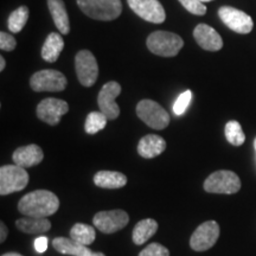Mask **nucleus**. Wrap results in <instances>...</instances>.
I'll return each instance as SVG.
<instances>
[{
    "instance_id": "nucleus-1",
    "label": "nucleus",
    "mask_w": 256,
    "mask_h": 256,
    "mask_svg": "<svg viewBox=\"0 0 256 256\" xmlns=\"http://www.w3.org/2000/svg\"><path fill=\"white\" fill-rule=\"evenodd\" d=\"M60 209V200L54 192L36 190L28 192L19 200L18 210L28 217L46 218L52 216Z\"/></svg>"
},
{
    "instance_id": "nucleus-2",
    "label": "nucleus",
    "mask_w": 256,
    "mask_h": 256,
    "mask_svg": "<svg viewBox=\"0 0 256 256\" xmlns=\"http://www.w3.org/2000/svg\"><path fill=\"white\" fill-rule=\"evenodd\" d=\"M76 2L83 14L95 20H114L122 12L120 0H76Z\"/></svg>"
},
{
    "instance_id": "nucleus-3",
    "label": "nucleus",
    "mask_w": 256,
    "mask_h": 256,
    "mask_svg": "<svg viewBox=\"0 0 256 256\" xmlns=\"http://www.w3.org/2000/svg\"><path fill=\"white\" fill-rule=\"evenodd\" d=\"M147 48L156 56L174 57L184 46L180 36L168 31H156L147 37Z\"/></svg>"
},
{
    "instance_id": "nucleus-4",
    "label": "nucleus",
    "mask_w": 256,
    "mask_h": 256,
    "mask_svg": "<svg viewBox=\"0 0 256 256\" xmlns=\"http://www.w3.org/2000/svg\"><path fill=\"white\" fill-rule=\"evenodd\" d=\"M204 190L209 194H238L241 188V179L235 172L220 170L214 172L204 182Z\"/></svg>"
},
{
    "instance_id": "nucleus-5",
    "label": "nucleus",
    "mask_w": 256,
    "mask_h": 256,
    "mask_svg": "<svg viewBox=\"0 0 256 256\" xmlns=\"http://www.w3.org/2000/svg\"><path fill=\"white\" fill-rule=\"evenodd\" d=\"M136 115L147 126L153 130H164L170 124V115L156 101L142 100L136 104Z\"/></svg>"
},
{
    "instance_id": "nucleus-6",
    "label": "nucleus",
    "mask_w": 256,
    "mask_h": 256,
    "mask_svg": "<svg viewBox=\"0 0 256 256\" xmlns=\"http://www.w3.org/2000/svg\"><path fill=\"white\" fill-rule=\"evenodd\" d=\"M28 184V174L18 165H4L0 168V194H14L24 190Z\"/></svg>"
},
{
    "instance_id": "nucleus-7",
    "label": "nucleus",
    "mask_w": 256,
    "mask_h": 256,
    "mask_svg": "<svg viewBox=\"0 0 256 256\" xmlns=\"http://www.w3.org/2000/svg\"><path fill=\"white\" fill-rule=\"evenodd\" d=\"M68 84V80L58 70L46 69L34 72L30 78L32 90L40 92H63Z\"/></svg>"
},
{
    "instance_id": "nucleus-8",
    "label": "nucleus",
    "mask_w": 256,
    "mask_h": 256,
    "mask_svg": "<svg viewBox=\"0 0 256 256\" xmlns=\"http://www.w3.org/2000/svg\"><path fill=\"white\" fill-rule=\"evenodd\" d=\"M75 70L83 87H92L98 78V66L89 50H81L75 56Z\"/></svg>"
},
{
    "instance_id": "nucleus-9",
    "label": "nucleus",
    "mask_w": 256,
    "mask_h": 256,
    "mask_svg": "<svg viewBox=\"0 0 256 256\" xmlns=\"http://www.w3.org/2000/svg\"><path fill=\"white\" fill-rule=\"evenodd\" d=\"M220 238V226L215 220H206L194 230L190 238V247L196 252L212 248Z\"/></svg>"
},
{
    "instance_id": "nucleus-10",
    "label": "nucleus",
    "mask_w": 256,
    "mask_h": 256,
    "mask_svg": "<svg viewBox=\"0 0 256 256\" xmlns=\"http://www.w3.org/2000/svg\"><path fill=\"white\" fill-rule=\"evenodd\" d=\"M130 222V216L124 210L100 211L92 218V224L104 234H113L124 229Z\"/></svg>"
},
{
    "instance_id": "nucleus-11",
    "label": "nucleus",
    "mask_w": 256,
    "mask_h": 256,
    "mask_svg": "<svg viewBox=\"0 0 256 256\" xmlns=\"http://www.w3.org/2000/svg\"><path fill=\"white\" fill-rule=\"evenodd\" d=\"M218 17L230 30L238 34H247L254 28V22L250 16L232 6H222L218 10Z\"/></svg>"
},
{
    "instance_id": "nucleus-12",
    "label": "nucleus",
    "mask_w": 256,
    "mask_h": 256,
    "mask_svg": "<svg viewBox=\"0 0 256 256\" xmlns=\"http://www.w3.org/2000/svg\"><path fill=\"white\" fill-rule=\"evenodd\" d=\"M121 94V86L118 82L110 81L104 84L98 96V104L101 113L107 116L108 120H115L120 115V107L115 102V98Z\"/></svg>"
},
{
    "instance_id": "nucleus-13",
    "label": "nucleus",
    "mask_w": 256,
    "mask_h": 256,
    "mask_svg": "<svg viewBox=\"0 0 256 256\" xmlns=\"http://www.w3.org/2000/svg\"><path fill=\"white\" fill-rule=\"evenodd\" d=\"M69 106L66 101L55 98H48L42 100L37 106V116L50 126H56L60 124V118L68 113Z\"/></svg>"
},
{
    "instance_id": "nucleus-14",
    "label": "nucleus",
    "mask_w": 256,
    "mask_h": 256,
    "mask_svg": "<svg viewBox=\"0 0 256 256\" xmlns=\"http://www.w3.org/2000/svg\"><path fill=\"white\" fill-rule=\"evenodd\" d=\"M127 2L134 14L150 23L162 24L165 22V10L159 0H127Z\"/></svg>"
},
{
    "instance_id": "nucleus-15",
    "label": "nucleus",
    "mask_w": 256,
    "mask_h": 256,
    "mask_svg": "<svg viewBox=\"0 0 256 256\" xmlns=\"http://www.w3.org/2000/svg\"><path fill=\"white\" fill-rule=\"evenodd\" d=\"M194 37L198 46L206 51H218L223 48L218 32L206 24H198L194 30Z\"/></svg>"
},
{
    "instance_id": "nucleus-16",
    "label": "nucleus",
    "mask_w": 256,
    "mask_h": 256,
    "mask_svg": "<svg viewBox=\"0 0 256 256\" xmlns=\"http://www.w3.org/2000/svg\"><path fill=\"white\" fill-rule=\"evenodd\" d=\"M12 159L16 165L28 168L40 164L44 159V153L40 146L31 144V145L22 146L16 150L12 154Z\"/></svg>"
},
{
    "instance_id": "nucleus-17",
    "label": "nucleus",
    "mask_w": 256,
    "mask_h": 256,
    "mask_svg": "<svg viewBox=\"0 0 256 256\" xmlns=\"http://www.w3.org/2000/svg\"><path fill=\"white\" fill-rule=\"evenodd\" d=\"M166 150V142L156 134H148L140 139L138 153L145 159H152L162 154Z\"/></svg>"
},
{
    "instance_id": "nucleus-18",
    "label": "nucleus",
    "mask_w": 256,
    "mask_h": 256,
    "mask_svg": "<svg viewBox=\"0 0 256 256\" xmlns=\"http://www.w3.org/2000/svg\"><path fill=\"white\" fill-rule=\"evenodd\" d=\"M48 6L58 31L62 34H68L70 31V22L63 0H48Z\"/></svg>"
},
{
    "instance_id": "nucleus-19",
    "label": "nucleus",
    "mask_w": 256,
    "mask_h": 256,
    "mask_svg": "<svg viewBox=\"0 0 256 256\" xmlns=\"http://www.w3.org/2000/svg\"><path fill=\"white\" fill-rule=\"evenodd\" d=\"M64 48V40L62 36L56 32H51L49 36L46 37L42 46V57L44 60L49 63H55L62 52Z\"/></svg>"
},
{
    "instance_id": "nucleus-20",
    "label": "nucleus",
    "mask_w": 256,
    "mask_h": 256,
    "mask_svg": "<svg viewBox=\"0 0 256 256\" xmlns=\"http://www.w3.org/2000/svg\"><path fill=\"white\" fill-rule=\"evenodd\" d=\"M94 183L101 188H120L127 184V177L121 172L98 171L94 176Z\"/></svg>"
},
{
    "instance_id": "nucleus-21",
    "label": "nucleus",
    "mask_w": 256,
    "mask_h": 256,
    "mask_svg": "<svg viewBox=\"0 0 256 256\" xmlns=\"http://www.w3.org/2000/svg\"><path fill=\"white\" fill-rule=\"evenodd\" d=\"M17 228L25 234H32V235H38V234H44L49 232L51 228V223L46 218H40V217H28L24 216L23 218H19L16 222Z\"/></svg>"
},
{
    "instance_id": "nucleus-22",
    "label": "nucleus",
    "mask_w": 256,
    "mask_h": 256,
    "mask_svg": "<svg viewBox=\"0 0 256 256\" xmlns=\"http://www.w3.org/2000/svg\"><path fill=\"white\" fill-rule=\"evenodd\" d=\"M158 230V222L153 218H145L136 224L133 229L132 238L136 246H142L148 241Z\"/></svg>"
},
{
    "instance_id": "nucleus-23",
    "label": "nucleus",
    "mask_w": 256,
    "mask_h": 256,
    "mask_svg": "<svg viewBox=\"0 0 256 256\" xmlns=\"http://www.w3.org/2000/svg\"><path fill=\"white\" fill-rule=\"evenodd\" d=\"M96 232L92 226L84 223H76L70 229V238L83 246H90L95 241Z\"/></svg>"
},
{
    "instance_id": "nucleus-24",
    "label": "nucleus",
    "mask_w": 256,
    "mask_h": 256,
    "mask_svg": "<svg viewBox=\"0 0 256 256\" xmlns=\"http://www.w3.org/2000/svg\"><path fill=\"white\" fill-rule=\"evenodd\" d=\"M52 247L63 255L80 256L82 254L83 249L87 247V246H83L81 243H78L76 241H74L72 238H56L52 241Z\"/></svg>"
},
{
    "instance_id": "nucleus-25",
    "label": "nucleus",
    "mask_w": 256,
    "mask_h": 256,
    "mask_svg": "<svg viewBox=\"0 0 256 256\" xmlns=\"http://www.w3.org/2000/svg\"><path fill=\"white\" fill-rule=\"evenodd\" d=\"M28 19V8L26 6H20L17 10H14L11 14H10L8 20V30L12 34H18L23 30Z\"/></svg>"
},
{
    "instance_id": "nucleus-26",
    "label": "nucleus",
    "mask_w": 256,
    "mask_h": 256,
    "mask_svg": "<svg viewBox=\"0 0 256 256\" xmlns=\"http://www.w3.org/2000/svg\"><path fill=\"white\" fill-rule=\"evenodd\" d=\"M224 134H226V140L232 146H241L246 142V136L243 133L241 124L238 121L232 120L226 124L224 128Z\"/></svg>"
},
{
    "instance_id": "nucleus-27",
    "label": "nucleus",
    "mask_w": 256,
    "mask_h": 256,
    "mask_svg": "<svg viewBox=\"0 0 256 256\" xmlns=\"http://www.w3.org/2000/svg\"><path fill=\"white\" fill-rule=\"evenodd\" d=\"M107 116L101 112H92L87 115L84 122V130L88 134H96L104 130L107 124Z\"/></svg>"
},
{
    "instance_id": "nucleus-28",
    "label": "nucleus",
    "mask_w": 256,
    "mask_h": 256,
    "mask_svg": "<svg viewBox=\"0 0 256 256\" xmlns=\"http://www.w3.org/2000/svg\"><path fill=\"white\" fill-rule=\"evenodd\" d=\"M179 2L192 14L204 16L206 14V6L200 0H179Z\"/></svg>"
},
{
    "instance_id": "nucleus-29",
    "label": "nucleus",
    "mask_w": 256,
    "mask_h": 256,
    "mask_svg": "<svg viewBox=\"0 0 256 256\" xmlns=\"http://www.w3.org/2000/svg\"><path fill=\"white\" fill-rule=\"evenodd\" d=\"M192 100V92L191 90H186L182 92L180 95L178 96V98L176 100L174 104V112L176 115H182L185 110H188V104Z\"/></svg>"
},
{
    "instance_id": "nucleus-30",
    "label": "nucleus",
    "mask_w": 256,
    "mask_h": 256,
    "mask_svg": "<svg viewBox=\"0 0 256 256\" xmlns=\"http://www.w3.org/2000/svg\"><path fill=\"white\" fill-rule=\"evenodd\" d=\"M139 256H170V252L160 243H151L139 252Z\"/></svg>"
},
{
    "instance_id": "nucleus-31",
    "label": "nucleus",
    "mask_w": 256,
    "mask_h": 256,
    "mask_svg": "<svg viewBox=\"0 0 256 256\" xmlns=\"http://www.w3.org/2000/svg\"><path fill=\"white\" fill-rule=\"evenodd\" d=\"M16 46H17V42L14 36L4 31L0 32V49L4 51H12L16 49Z\"/></svg>"
},
{
    "instance_id": "nucleus-32",
    "label": "nucleus",
    "mask_w": 256,
    "mask_h": 256,
    "mask_svg": "<svg viewBox=\"0 0 256 256\" xmlns=\"http://www.w3.org/2000/svg\"><path fill=\"white\" fill-rule=\"evenodd\" d=\"M34 249H36L37 252H44L48 249V238L46 236H40L34 240Z\"/></svg>"
},
{
    "instance_id": "nucleus-33",
    "label": "nucleus",
    "mask_w": 256,
    "mask_h": 256,
    "mask_svg": "<svg viewBox=\"0 0 256 256\" xmlns=\"http://www.w3.org/2000/svg\"><path fill=\"white\" fill-rule=\"evenodd\" d=\"M0 232H2V235H0V242H4L6 238H8V226H5L4 222L0 223Z\"/></svg>"
},
{
    "instance_id": "nucleus-34",
    "label": "nucleus",
    "mask_w": 256,
    "mask_h": 256,
    "mask_svg": "<svg viewBox=\"0 0 256 256\" xmlns=\"http://www.w3.org/2000/svg\"><path fill=\"white\" fill-rule=\"evenodd\" d=\"M80 256H106V255L104 254V252H95L90 250V249H89V248L86 247L84 249H83L82 254L80 255Z\"/></svg>"
},
{
    "instance_id": "nucleus-35",
    "label": "nucleus",
    "mask_w": 256,
    "mask_h": 256,
    "mask_svg": "<svg viewBox=\"0 0 256 256\" xmlns=\"http://www.w3.org/2000/svg\"><path fill=\"white\" fill-rule=\"evenodd\" d=\"M5 66H6V62H5V58L4 57H0V72H4L5 69Z\"/></svg>"
},
{
    "instance_id": "nucleus-36",
    "label": "nucleus",
    "mask_w": 256,
    "mask_h": 256,
    "mask_svg": "<svg viewBox=\"0 0 256 256\" xmlns=\"http://www.w3.org/2000/svg\"><path fill=\"white\" fill-rule=\"evenodd\" d=\"M2 256H23V255L18 254V252H6V254H2Z\"/></svg>"
},
{
    "instance_id": "nucleus-37",
    "label": "nucleus",
    "mask_w": 256,
    "mask_h": 256,
    "mask_svg": "<svg viewBox=\"0 0 256 256\" xmlns=\"http://www.w3.org/2000/svg\"><path fill=\"white\" fill-rule=\"evenodd\" d=\"M202 2H212V0H200Z\"/></svg>"
},
{
    "instance_id": "nucleus-38",
    "label": "nucleus",
    "mask_w": 256,
    "mask_h": 256,
    "mask_svg": "<svg viewBox=\"0 0 256 256\" xmlns=\"http://www.w3.org/2000/svg\"><path fill=\"white\" fill-rule=\"evenodd\" d=\"M254 147H255V151H256V138H255V140H254Z\"/></svg>"
}]
</instances>
